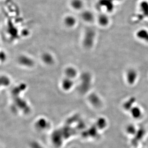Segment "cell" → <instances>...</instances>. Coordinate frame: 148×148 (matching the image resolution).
Returning <instances> with one entry per match:
<instances>
[{"mask_svg":"<svg viewBox=\"0 0 148 148\" xmlns=\"http://www.w3.org/2000/svg\"><path fill=\"white\" fill-rule=\"evenodd\" d=\"M18 62L20 64L25 67H31L34 64L33 61L26 56H21L19 58Z\"/></svg>","mask_w":148,"mask_h":148,"instance_id":"5","label":"cell"},{"mask_svg":"<svg viewBox=\"0 0 148 148\" xmlns=\"http://www.w3.org/2000/svg\"><path fill=\"white\" fill-rule=\"evenodd\" d=\"M64 23L65 25L69 27H72L76 24V20L73 17L69 16L65 19Z\"/></svg>","mask_w":148,"mask_h":148,"instance_id":"12","label":"cell"},{"mask_svg":"<svg viewBox=\"0 0 148 148\" xmlns=\"http://www.w3.org/2000/svg\"><path fill=\"white\" fill-rule=\"evenodd\" d=\"M42 60L47 64H51L53 62V58L48 53H46L42 56Z\"/></svg>","mask_w":148,"mask_h":148,"instance_id":"13","label":"cell"},{"mask_svg":"<svg viewBox=\"0 0 148 148\" xmlns=\"http://www.w3.org/2000/svg\"><path fill=\"white\" fill-rule=\"evenodd\" d=\"M140 14L145 17H148V2L142 1L139 5Z\"/></svg>","mask_w":148,"mask_h":148,"instance_id":"6","label":"cell"},{"mask_svg":"<svg viewBox=\"0 0 148 148\" xmlns=\"http://www.w3.org/2000/svg\"><path fill=\"white\" fill-rule=\"evenodd\" d=\"M136 36L138 39L148 43V30L146 29H140L136 32Z\"/></svg>","mask_w":148,"mask_h":148,"instance_id":"3","label":"cell"},{"mask_svg":"<svg viewBox=\"0 0 148 148\" xmlns=\"http://www.w3.org/2000/svg\"><path fill=\"white\" fill-rule=\"evenodd\" d=\"M111 1H112V2H114V1H120L121 0H110Z\"/></svg>","mask_w":148,"mask_h":148,"instance_id":"16","label":"cell"},{"mask_svg":"<svg viewBox=\"0 0 148 148\" xmlns=\"http://www.w3.org/2000/svg\"><path fill=\"white\" fill-rule=\"evenodd\" d=\"M99 8L104 9L107 13H112L114 10V3L110 0H100L98 3Z\"/></svg>","mask_w":148,"mask_h":148,"instance_id":"2","label":"cell"},{"mask_svg":"<svg viewBox=\"0 0 148 148\" xmlns=\"http://www.w3.org/2000/svg\"><path fill=\"white\" fill-rule=\"evenodd\" d=\"M95 36V32L93 30H89L85 37L84 42L87 46H91L94 41Z\"/></svg>","mask_w":148,"mask_h":148,"instance_id":"7","label":"cell"},{"mask_svg":"<svg viewBox=\"0 0 148 148\" xmlns=\"http://www.w3.org/2000/svg\"><path fill=\"white\" fill-rule=\"evenodd\" d=\"M98 24L102 26H106L109 24V18L106 14H101L98 16Z\"/></svg>","mask_w":148,"mask_h":148,"instance_id":"9","label":"cell"},{"mask_svg":"<svg viewBox=\"0 0 148 148\" xmlns=\"http://www.w3.org/2000/svg\"><path fill=\"white\" fill-rule=\"evenodd\" d=\"M136 100L134 97H131L128 100H126L125 102L123 104V106L124 109L129 111L131 110L133 107L135 106V103H136Z\"/></svg>","mask_w":148,"mask_h":148,"instance_id":"8","label":"cell"},{"mask_svg":"<svg viewBox=\"0 0 148 148\" xmlns=\"http://www.w3.org/2000/svg\"><path fill=\"white\" fill-rule=\"evenodd\" d=\"M138 73L137 71L133 69H130L126 73V81L128 84L132 85H133L138 79Z\"/></svg>","mask_w":148,"mask_h":148,"instance_id":"1","label":"cell"},{"mask_svg":"<svg viewBox=\"0 0 148 148\" xmlns=\"http://www.w3.org/2000/svg\"><path fill=\"white\" fill-rule=\"evenodd\" d=\"M70 4L73 8L77 10L81 9L84 5L83 2L81 0H72Z\"/></svg>","mask_w":148,"mask_h":148,"instance_id":"11","label":"cell"},{"mask_svg":"<svg viewBox=\"0 0 148 148\" xmlns=\"http://www.w3.org/2000/svg\"><path fill=\"white\" fill-rule=\"evenodd\" d=\"M130 115L134 119H138L140 118L142 115V111L139 106H134L129 111Z\"/></svg>","mask_w":148,"mask_h":148,"instance_id":"4","label":"cell"},{"mask_svg":"<svg viewBox=\"0 0 148 148\" xmlns=\"http://www.w3.org/2000/svg\"><path fill=\"white\" fill-rule=\"evenodd\" d=\"M82 17L84 20L88 22H91L94 20V16L92 13L90 11L84 12L82 14Z\"/></svg>","mask_w":148,"mask_h":148,"instance_id":"10","label":"cell"},{"mask_svg":"<svg viewBox=\"0 0 148 148\" xmlns=\"http://www.w3.org/2000/svg\"><path fill=\"white\" fill-rule=\"evenodd\" d=\"M66 73L68 77H73L75 75L76 73L75 70L74 68H67V70H66Z\"/></svg>","mask_w":148,"mask_h":148,"instance_id":"15","label":"cell"},{"mask_svg":"<svg viewBox=\"0 0 148 148\" xmlns=\"http://www.w3.org/2000/svg\"><path fill=\"white\" fill-rule=\"evenodd\" d=\"M126 130L128 134L131 135H135L138 131L136 127L133 124H129L127 126Z\"/></svg>","mask_w":148,"mask_h":148,"instance_id":"14","label":"cell"}]
</instances>
